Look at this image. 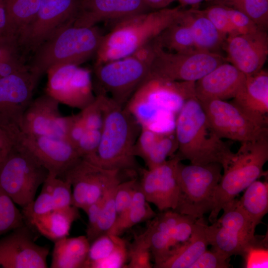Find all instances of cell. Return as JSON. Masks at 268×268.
Returning <instances> with one entry per match:
<instances>
[{
  "label": "cell",
  "mask_w": 268,
  "mask_h": 268,
  "mask_svg": "<svg viewBox=\"0 0 268 268\" xmlns=\"http://www.w3.org/2000/svg\"><path fill=\"white\" fill-rule=\"evenodd\" d=\"M200 103L210 126L221 139L243 142L268 135V126L253 119L232 102L216 99Z\"/></svg>",
  "instance_id": "11"
},
{
  "label": "cell",
  "mask_w": 268,
  "mask_h": 268,
  "mask_svg": "<svg viewBox=\"0 0 268 268\" xmlns=\"http://www.w3.org/2000/svg\"><path fill=\"white\" fill-rule=\"evenodd\" d=\"M175 0H143L150 9L158 10L166 8Z\"/></svg>",
  "instance_id": "58"
},
{
  "label": "cell",
  "mask_w": 268,
  "mask_h": 268,
  "mask_svg": "<svg viewBox=\"0 0 268 268\" xmlns=\"http://www.w3.org/2000/svg\"><path fill=\"white\" fill-rule=\"evenodd\" d=\"M121 173L117 170L101 167L81 158L62 178L67 180L71 184L72 205L84 211L121 182Z\"/></svg>",
  "instance_id": "13"
},
{
  "label": "cell",
  "mask_w": 268,
  "mask_h": 268,
  "mask_svg": "<svg viewBox=\"0 0 268 268\" xmlns=\"http://www.w3.org/2000/svg\"><path fill=\"white\" fill-rule=\"evenodd\" d=\"M180 20L190 28L196 50L218 53L226 37L219 32L201 10H182Z\"/></svg>",
  "instance_id": "25"
},
{
  "label": "cell",
  "mask_w": 268,
  "mask_h": 268,
  "mask_svg": "<svg viewBox=\"0 0 268 268\" xmlns=\"http://www.w3.org/2000/svg\"><path fill=\"white\" fill-rule=\"evenodd\" d=\"M128 259V251L126 242L117 248L106 258L94 264L92 268H125Z\"/></svg>",
  "instance_id": "53"
},
{
  "label": "cell",
  "mask_w": 268,
  "mask_h": 268,
  "mask_svg": "<svg viewBox=\"0 0 268 268\" xmlns=\"http://www.w3.org/2000/svg\"><path fill=\"white\" fill-rule=\"evenodd\" d=\"M222 169L218 163L185 165L179 162L177 169L179 197L174 211L196 219L210 212Z\"/></svg>",
  "instance_id": "7"
},
{
  "label": "cell",
  "mask_w": 268,
  "mask_h": 268,
  "mask_svg": "<svg viewBox=\"0 0 268 268\" xmlns=\"http://www.w3.org/2000/svg\"><path fill=\"white\" fill-rule=\"evenodd\" d=\"M240 204L256 226L268 212V183L256 180L246 189L239 200Z\"/></svg>",
  "instance_id": "31"
},
{
  "label": "cell",
  "mask_w": 268,
  "mask_h": 268,
  "mask_svg": "<svg viewBox=\"0 0 268 268\" xmlns=\"http://www.w3.org/2000/svg\"><path fill=\"white\" fill-rule=\"evenodd\" d=\"M182 215L173 210L161 211L149 220L146 229L140 234L150 249L154 268H157L170 256L172 251L170 230Z\"/></svg>",
  "instance_id": "24"
},
{
  "label": "cell",
  "mask_w": 268,
  "mask_h": 268,
  "mask_svg": "<svg viewBox=\"0 0 268 268\" xmlns=\"http://www.w3.org/2000/svg\"><path fill=\"white\" fill-rule=\"evenodd\" d=\"M175 133L178 142L176 155L191 164L218 163L222 166L233 153L230 145L213 130L196 96L187 99L178 113Z\"/></svg>",
  "instance_id": "3"
},
{
  "label": "cell",
  "mask_w": 268,
  "mask_h": 268,
  "mask_svg": "<svg viewBox=\"0 0 268 268\" xmlns=\"http://www.w3.org/2000/svg\"><path fill=\"white\" fill-rule=\"evenodd\" d=\"M178 150V142L173 132L163 134L143 159L147 169H152L165 162Z\"/></svg>",
  "instance_id": "36"
},
{
  "label": "cell",
  "mask_w": 268,
  "mask_h": 268,
  "mask_svg": "<svg viewBox=\"0 0 268 268\" xmlns=\"http://www.w3.org/2000/svg\"><path fill=\"white\" fill-rule=\"evenodd\" d=\"M12 34L17 37L31 22L38 10L41 0H2Z\"/></svg>",
  "instance_id": "33"
},
{
  "label": "cell",
  "mask_w": 268,
  "mask_h": 268,
  "mask_svg": "<svg viewBox=\"0 0 268 268\" xmlns=\"http://www.w3.org/2000/svg\"><path fill=\"white\" fill-rule=\"evenodd\" d=\"M60 104L46 93L33 99L20 120L21 133L26 135L66 139L67 118L61 115Z\"/></svg>",
  "instance_id": "16"
},
{
  "label": "cell",
  "mask_w": 268,
  "mask_h": 268,
  "mask_svg": "<svg viewBox=\"0 0 268 268\" xmlns=\"http://www.w3.org/2000/svg\"><path fill=\"white\" fill-rule=\"evenodd\" d=\"M66 139L74 146L87 130L79 112L67 116Z\"/></svg>",
  "instance_id": "54"
},
{
  "label": "cell",
  "mask_w": 268,
  "mask_h": 268,
  "mask_svg": "<svg viewBox=\"0 0 268 268\" xmlns=\"http://www.w3.org/2000/svg\"><path fill=\"white\" fill-rule=\"evenodd\" d=\"M153 41L159 47L170 52L187 53L196 50L191 30L180 20V17Z\"/></svg>",
  "instance_id": "32"
},
{
  "label": "cell",
  "mask_w": 268,
  "mask_h": 268,
  "mask_svg": "<svg viewBox=\"0 0 268 268\" xmlns=\"http://www.w3.org/2000/svg\"><path fill=\"white\" fill-rule=\"evenodd\" d=\"M18 46L9 51L0 62V78L29 68L19 53Z\"/></svg>",
  "instance_id": "48"
},
{
  "label": "cell",
  "mask_w": 268,
  "mask_h": 268,
  "mask_svg": "<svg viewBox=\"0 0 268 268\" xmlns=\"http://www.w3.org/2000/svg\"><path fill=\"white\" fill-rule=\"evenodd\" d=\"M39 79L29 68L0 78V122L18 125Z\"/></svg>",
  "instance_id": "20"
},
{
  "label": "cell",
  "mask_w": 268,
  "mask_h": 268,
  "mask_svg": "<svg viewBox=\"0 0 268 268\" xmlns=\"http://www.w3.org/2000/svg\"><path fill=\"white\" fill-rule=\"evenodd\" d=\"M197 219L190 215L182 214L181 218L170 230L172 251L188 240Z\"/></svg>",
  "instance_id": "47"
},
{
  "label": "cell",
  "mask_w": 268,
  "mask_h": 268,
  "mask_svg": "<svg viewBox=\"0 0 268 268\" xmlns=\"http://www.w3.org/2000/svg\"><path fill=\"white\" fill-rule=\"evenodd\" d=\"M86 130H101L103 125V112L101 95H96L91 103L79 112Z\"/></svg>",
  "instance_id": "46"
},
{
  "label": "cell",
  "mask_w": 268,
  "mask_h": 268,
  "mask_svg": "<svg viewBox=\"0 0 268 268\" xmlns=\"http://www.w3.org/2000/svg\"><path fill=\"white\" fill-rule=\"evenodd\" d=\"M267 30L259 29L247 34L228 37L223 48L227 62L246 76L256 73L265 64L268 55Z\"/></svg>",
  "instance_id": "19"
},
{
  "label": "cell",
  "mask_w": 268,
  "mask_h": 268,
  "mask_svg": "<svg viewBox=\"0 0 268 268\" xmlns=\"http://www.w3.org/2000/svg\"><path fill=\"white\" fill-rule=\"evenodd\" d=\"M43 183L51 192L55 209L72 205V188L67 180L49 173Z\"/></svg>",
  "instance_id": "39"
},
{
  "label": "cell",
  "mask_w": 268,
  "mask_h": 268,
  "mask_svg": "<svg viewBox=\"0 0 268 268\" xmlns=\"http://www.w3.org/2000/svg\"><path fill=\"white\" fill-rule=\"evenodd\" d=\"M195 82L146 79L124 107L141 128L156 132L168 129L188 98L195 96Z\"/></svg>",
  "instance_id": "2"
},
{
  "label": "cell",
  "mask_w": 268,
  "mask_h": 268,
  "mask_svg": "<svg viewBox=\"0 0 268 268\" xmlns=\"http://www.w3.org/2000/svg\"><path fill=\"white\" fill-rule=\"evenodd\" d=\"M259 123L268 126V73L263 69L246 76L232 102Z\"/></svg>",
  "instance_id": "23"
},
{
  "label": "cell",
  "mask_w": 268,
  "mask_h": 268,
  "mask_svg": "<svg viewBox=\"0 0 268 268\" xmlns=\"http://www.w3.org/2000/svg\"><path fill=\"white\" fill-rule=\"evenodd\" d=\"M46 93L60 103L82 110L95 98L90 71L77 65H64L48 71Z\"/></svg>",
  "instance_id": "14"
},
{
  "label": "cell",
  "mask_w": 268,
  "mask_h": 268,
  "mask_svg": "<svg viewBox=\"0 0 268 268\" xmlns=\"http://www.w3.org/2000/svg\"><path fill=\"white\" fill-rule=\"evenodd\" d=\"M221 3L244 13L261 29L268 26V0H216Z\"/></svg>",
  "instance_id": "35"
},
{
  "label": "cell",
  "mask_w": 268,
  "mask_h": 268,
  "mask_svg": "<svg viewBox=\"0 0 268 268\" xmlns=\"http://www.w3.org/2000/svg\"><path fill=\"white\" fill-rule=\"evenodd\" d=\"M55 209L51 192L44 183L38 198L22 208V213L25 223L29 225L36 217Z\"/></svg>",
  "instance_id": "41"
},
{
  "label": "cell",
  "mask_w": 268,
  "mask_h": 268,
  "mask_svg": "<svg viewBox=\"0 0 268 268\" xmlns=\"http://www.w3.org/2000/svg\"><path fill=\"white\" fill-rule=\"evenodd\" d=\"M226 6L231 23L238 34L251 33L260 28L244 13L227 5Z\"/></svg>",
  "instance_id": "51"
},
{
  "label": "cell",
  "mask_w": 268,
  "mask_h": 268,
  "mask_svg": "<svg viewBox=\"0 0 268 268\" xmlns=\"http://www.w3.org/2000/svg\"><path fill=\"white\" fill-rule=\"evenodd\" d=\"M105 195L98 201L88 205L84 210L88 216L86 232L90 231L95 225L103 204Z\"/></svg>",
  "instance_id": "55"
},
{
  "label": "cell",
  "mask_w": 268,
  "mask_h": 268,
  "mask_svg": "<svg viewBox=\"0 0 268 268\" xmlns=\"http://www.w3.org/2000/svg\"><path fill=\"white\" fill-rule=\"evenodd\" d=\"M229 259L216 251L206 250L190 268H228Z\"/></svg>",
  "instance_id": "50"
},
{
  "label": "cell",
  "mask_w": 268,
  "mask_h": 268,
  "mask_svg": "<svg viewBox=\"0 0 268 268\" xmlns=\"http://www.w3.org/2000/svg\"><path fill=\"white\" fill-rule=\"evenodd\" d=\"M49 253L35 243L26 224L0 238V268H46Z\"/></svg>",
  "instance_id": "17"
},
{
  "label": "cell",
  "mask_w": 268,
  "mask_h": 268,
  "mask_svg": "<svg viewBox=\"0 0 268 268\" xmlns=\"http://www.w3.org/2000/svg\"><path fill=\"white\" fill-rule=\"evenodd\" d=\"M103 34L96 26L68 25L59 30L35 51L28 66L38 79L52 68L83 63L94 55Z\"/></svg>",
  "instance_id": "5"
},
{
  "label": "cell",
  "mask_w": 268,
  "mask_h": 268,
  "mask_svg": "<svg viewBox=\"0 0 268 268\" xmlns=\"http://www.w3.org/2000/svg\"><path fill=\"white\" fill-rule=\"evenodd\" d=\"M137 182L136 178H133L125 182H121L117 186L114 196L116 211V220L114 225L123 217L129 208Z\"/></svg>",
  "instance_id": "44"
},
{
  "label": "cell",
  "mask_w": 268,
  "mask_h": 268,
  "mask_svg": "<svg viewBox=\"0 0 268 268\" xmlns=\"http://www.w3.org/2000/svg\"><path fill=\"white\" fill-rule=\"evenodd\" d=\"M156 214L146 200L138 181L129 208L123 217L113 226L108 233L120 236L134 225L149 221Z\"/></svg>",
  "instance_id": "30"
},
{
  "label": "cell",
  "mask_w": 268,
  "mask_h": 268,
  "mask_svg": "<svg viewBox=\"0 0 268 268\" xmlns=\"http://www.w3.org/2000/svg\"><path fill=\"white\" fill-rule=\"evenodd\" d=\"M20 142L49 173L58 177L63 178L81 158L75 146L65 138L22 134Z\"/></svg>",
  "instance_id": "18"
},
{
  "label": "cell",
  "mask_w": 268,
  "mask_h": 268,
  "mask_svg": "<svg viewBox=\"0 0 268 268\" xmlns=\"http://www.w3.org/2000/svg\"><path fill=\"white\" fill-rule=\"evenodd\" d=\"M119 184L113 186L106 194L97 221L94 227L86 232V236L90 244L99 236L108 233L116 222L114 196L116 187Z\"/></svg>",
  "instance_id": "34"
},
{
  "label": "cell",
  "mask_w": 268,
  "mask_h": 268,
  "mask_svg": "<svg viewBox=\"0 0 268 268\" xmlns=\"http://www.w3.org/2000/svg\"><path fill=\"white\" fill-rule=\"evenodd\" d=\"M48 174L20 142L0 165V188L22 208L34 200Z\"/></svg>",
  "instance_id": "9"
},
{
  "label": "cell",
  "mask_w": 268,
  "mask_h": 268,
  "mask_svg": "<svg viewBox=\"0 0 268 268\" xmlns=\"http://www.w3.org/2000/svg\"><path fill=\"white\" fill-rule=\"evenodd\" d=\"M267 238L256 240L245 250L243 257L245 259V268H268V250Z\"/></svg>",
  "instance_id": "45"
},
{
  "label": "cell",
  "mask_w": 268,
  "mask_h": 268,
  "mask_svg": "<svg viewBox=\"0 0 268 268\" xmlns=\"http://www.w3.org/2000/svg\"><path fill=\"white\" fill-rule=\"evenodd\" d=\"M205 232L212 250L227 258L233 255L242 256L246 248L256 239L249 241L235 230L221 225L216 221L209 226L206 223Z\"/></svg>",
  "instance_id": "29"
},
{
  "label": "cell",
  "mask_w": 268,
  "mask_h": 268,
  "mask_svg": "<svg viewBox=\"0 0 268 268\" xmlns=\"http://www.w3.org/2000/svg\"><path fill=\"white\" fill-rule=\"evenodd\" d=\"M201 11L226 38L239 35L231 23L225 5L216 3Z\"/></svg>",
  "instance_id": "43"
},
{
  "label": "cell",
  "mask_w": 268,
  "mask_h": 268,
  "mask_svg": "<svg viewBox=\"0 0 268 268\" xmlns=\"http://www.w3.org/2000/svg\"><path fill=\"white\" fill-rule=\"evenodd\" d=\"M150 10L143 0H80L73 24L91 27L100 22L115 24L127 17Z\"/></svg>",
  "instance_id": "21"
},
{
  "label": "cell",
  "mask_w": 268,
  "mask_h": 268,
  "mask_svg": "<svg viewBox=\"0 0 268 268\" xmlns=\"http://www.w3.org/2000/svg\"><path fill=\"white\" fill-rule=\"evenodd\" d=\"M128 259L126 268H151L152 256L150 249L141 234L135 236L128 248Z\"/></svg>",
  "instance_id": "40"
},
{
  "label": "cell",
  "mask_w": 268,
  "mask_h": 268,
  "mask_svg": "<svg viewBox=\"0 0 268 268\" xmlns=\"http://www.w3.org/2000/svg\"><path fill=\"white\" fill-rule=\"evenodd\" d=\"M90 243L86 236L65 237L54 242L51 268H85Z\"/></svg>",
  "instance_id": "28"
},
{
  "label": "cell",
  "mask_w": 268,
  "mask_h": 268,
  "mask_svg": "<svg viewBox=\"0 0 268 268\" xmlns=\"http://www.w3.org/2000/svg\"><path fill=\"white\" fill-rule=\"evenodd\" d=\"M182 11L179 7L165 8L133 15L117 22L109 32L103 35L96 54V64L133 55L177 22Z\"/></svg>",
  "instance_id": "4"
},
{
  "label": "cell",
  "mask_w": 268,
  "mask_h": 268,
  "mask_svg": "<svg viewBox=\"0 0 268 268\" xmlns=\"http://www.w3.org/2000/svg\"><path fill=\"white\" fill-rule=\"evenodd\" d=\"M163 134L141 128L134 145V154L143 159Z\"/></svg>",
  "instance_id": "52"
},
{
  "label": "cell",
  "mask_w": 268,
  "mask_h": 268,
  "mask_svg": "<svg viewBox=\"0 0 268 268\" xmlns=\"http://www.w3.org/2000/svg\"><path fill=\"white\" fill-rule=\"evenodd\" d=\"M4 35L14 36L11 32L4 3L0 0V36Z\"/></svg>",
  "instance_id": "57"
},
{
  "label": "cell",
  "mask_w": 268,
  "mask_h": 268,
  "mask_svg": "<svg viewBox=\"0 0 268 268\" xmlns=\"http://www.w3.org/2000/svg\"><path fill=\"white\" fill-rule=\"evenodd\" d=\"M125 243L120 236L107 233L99 236L90 244L85 268H92L94 264L106 258Z\"/></svg>",
  "instance_id": "37"
},
{
  "label": "cell",
  "mask_w": 268,
  "mask_h": 268,
  "mask_svg": "<svg viewBox=\"0 0 268 268\" xmlns=\"http://www.w3.org/2000/svg\"><path fill=\"white\" fill-rule=\"evenodd\" d=\"M98 95L101 96L104 117L101 140L95 153L84 159L120 172L139 171L134 145L141 130L140 125L124 107L106 95Z\"/></svg>",
  "instance_id": "1"
},
{
  "label": "cell",
  "mask_w": 268,
  "mask_h": 268,
  "mask_svg": "<svg viewBox=\"0 0 268 268\" xmlns=\"http://www.w3.org/2000/svg\"><path fill=\"white\" fill-rule=\"evenodd\" d=\"M241 143L237 151L222 166L223 173L217 186L208 217L211 223L226 203L264 174V166L268 160V135Z\"/></svg>",
  "instance_id": "6"
},
{
  "label": "cell",
  "mask_w": 268,
  "mask_h": 268,
  "mask_svg": "<svg viewBox=\"0 0 268 268\" xmlns=\"http://www.w3.org/2000/svg\"><path fill=\"white\" fill-rule=\"evenodd\" d=\"M150 63L135 55L96 64L93 87L95 95L103 94L124 107L147 78Z\"/></svg>",
  "instance_id": "8"
},
{
  "label": "cell",
  "mask_w": 268,
  "mask_h": 268,
  "mask_svg": "<svg viewBox=\"0 0 268 268\" xmlns=\"http://www.w3.org/2000/svg\"><path fill=\"white\" fill-rule=\"evenodd\" d=\"M80 0H41L37 12L17 37L19 49L33 52L63 27L73 24Z\"/></svg>",
  "instance_id": "12"
},
{
  "label": "cell",
  "mask_w": 268,
  "mask_h": 268,
  "mask_svg": "<svg viewBox=\"0 0 268 268\" xmlns=\"http://www.w3.org/2000/svg\"><path fill=\"white\" fill-rule=\"evenodd\" d=\"M246 77L234 66L225 62L195 82L196 97L200 102L233 98Z\"/></svg>",
  "instance_id": "22"
},
{
  "label": "cell",
  "mask_w": 268,
  "mask_h": 268,
  "mask_svg": "<svg viewBox=\"0 0 268 268\" xmlns=\"http://www.w3.org/2000/svg\"><path fill=\"white\" fill-rule=\"evenodd\" d=\"M25 225L22 212L0 188V236Z\"/></svg>",
  "instance_id": "38"
},
{
  "label": "cell",
  "mask_w": 268,
  "mask_h": 268,
  "mask_svg": "<svg viewBox=\"0 0 268 268\" xmlns=\"http://www.w3.org/2000/svg\"><path fill=\"white\" fill-rule=\"evenodd\" d=\"M78 209L73 205L54 209L36 217L28 226L55 242L69 235L72 224L80 217Z\"/></svg>",
  "instance_id": "27"
},
{
  "label": "cell",
  "mask_w": 268,
  "mask_h": 268,
  "mask_svg": "<svg viewBox=\"0 0 268 268\" xmlns=\"http://www.w3.org/2000/svg\"><path fill=\"white\" fill-rule=\"evenodd\" d=\"M101 130H87L75 147L79 156L86 159L96 151L101 140Z\"/></svg>",
  "instance_id": "49"
},
{
  "label": "cell",
  "mask_w": 268,
  "mask_h": 268,
  "mask_svg": "<svg viewBox=\"0 0 268 268\" xmlns=\"http://www.w3.org/2000/svg\"><path fill=\"white\" fill-rule=\"evenodd\" d=\"M22 135L17 124L0 122V165L20 143Z\"/></svg>",
  "instance_id": "42"
},
{
  "label": "cell",
  "mask_w": 268,
  "mask_h": 268,
  "mask_svg": "<svg viewBox=\"0 0 268 268\" xmlns=\"http://www.w3.org/2000/svg\"><path fill=\"white\" fill-rule=\"evenodd\" d=\"M181 161L174 154L152 169L139 170V185L146 200L160 211L174 210L177 206L179 197L177 169Z\"/></svg>",
  "instance_id": "15"
},
{
  "label": "cell",
  "mask_w": 268,
  "mask_h": 268,
  "mask_svg": "<svg viewBox=\"0 0 268 268\" xmlns=\"http://www.w3.org/2000/svg\"><path fill=\"white\" fill-rule=\"evenodd\" d=\"M17 46L16 37L12 35L0 36V62L9 51Z\"/></svg>",
  "instance_id": "56"
},
{
  "label": "cell",
  "mask_w": 268,
  "mask_h": 268,
  "mask_svg": "<svg viewBox=\"0 0 268 268\" xmlns=\"http://www.w3.org/2000/svg\"><path fill=\"white\" fill-rule=\"evenodd\" d=\"M152 42L154 55L146 79L195 82L227 62L226 58L219 53L198 50L187 53L170 52L159 47L153 40Z\"/></svg>",
  "instance_id": "10"
},
{
  "label": "cell",
  "mask_w": 268,
  "mask_h": 268,
  "mask_svg": "<svg viewBox=\"0 0 268 268\" xmlns=\"http://www.w3.org/2000/svg\"><path fill=\"white\" fill-rule=\"evenodd\" d=\"M203 217L196 221L192 234L185 242L174 249L157 268H190L209 245Z\"/></svg>",
  "instance_id": "26"
},
{
  "label": "cell",
  "mask_w": 268,
  "mask_h": 268,
  "mask_svg": "<svg viewBox=\"0 0 268 268\" xmlns=\"http://www.w3.org/2000/svg\"><path fill=\"white\" fill-rule=\"evenodd\" d=\"M182 5L196 6L205 0H179Z\"/></svg>",
  "instance_id": "59"
}]
</instances>
